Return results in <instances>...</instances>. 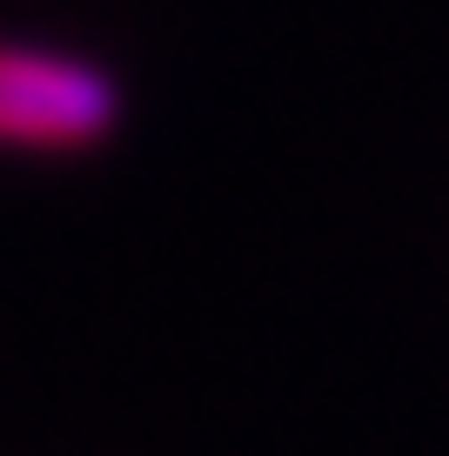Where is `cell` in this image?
<instances>
[{
    "label": "cell",
    "mask_w": 449,
    "mask_h": 456,
    "mask_svg": "<svg viewBox=\"0 0 449 456\" xmlns=\"http://www.w3.org/2000/svg\"><path fill=\"white\" fill-rule=\"evenodd\" d=\"M121 81L47 41H0V155H81L121 128Z\"/></svg>",
    "instance_id": "6da1fadb"
}]
</instances>
